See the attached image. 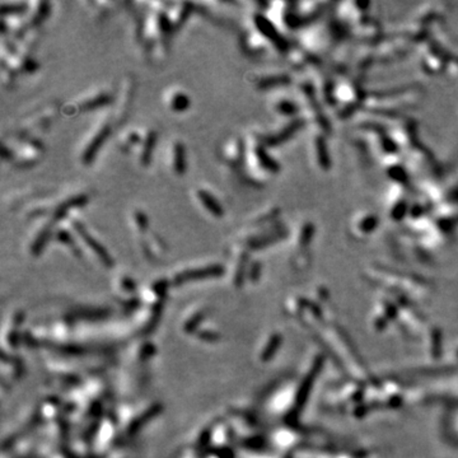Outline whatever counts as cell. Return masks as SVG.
I'll list each match as a JSON object with an SVG mask.
<instances>
[{
    "instance_id": "3",
    "label": "cell",
    "mask_w": 458,
    "mask_h": 458,
    "mask_svg": "<svg viewBox=\"0 0 458 458\" xmlns=\"http://www.w3.org/2000/svg\"><path fill=\"white\" fill-rule=\"evenodd\" d=\"M197 196H199L201 204L207 208V210L210 213V214L214 215V217L217 218L222 217L223 208L220 207L219 201H218L214 196H212V195H210L208 191H205V190H199V191H197Z\"/></svg>"
},
{
    "instance_id": "2",
    "label": "cell",
    "mask_w": 458,
    "mask_h": 458,
    "mask_svg": "<svg viewBox=\"0 0 458 458\" xmlns=\"http://www.w3.org/2000/svg\"><path fill=\"white\" fill-rule=\"evenodd\" d=\"M73 227H74V229H75L77 233H78L79 236H81V238H83L84 242H86V243L88 244L89 248L93 249V251L96 252V253L98 255V256L101 257L102 260H105V261H106V262H110L109 255H107L106 249H105L104 247H102V244H99L98 242H97L96 239H94L93 237H92L91 234L88 233L87 228L84 227V225L82 224V223H79V222H77V220H74Z\"/></svg>"
},
{
    "instance_id": "10",
    "label": "cell",
    "mask_w": 458,
    "mask_h": 458,
    "mask_svg": "<svg viewBox=\"0 0 458 458\" xmlns=\"http://www.w3.org/2000/svg\"><path fill=\"white\" fill-rule=\"evenodd\" d=\"M256 154H257V158H259L260 163H261L262 166L265 167V168L270 169V171H272V172L276 171V169H277L276 162L272 161V159L270 158L269 156H267L266 151H265L264 149L260 148V146H259V148L256 149Z\"/></svg>"
},
{
    "instance_id": "8",
    "label": "cell",
    "mask_w": 458,
    "mask_h": 458,
    "mask_svg": "<svg viewBox=\"0 0 458 458\" xmlns=\"http://www.w3.org/2000/svg\"><path fill=\"white\" fill-rule=\"evenodd\" d=\"M190 107V98L185 93H174L171 98V109L176 112L186 111Z\"/></svg>"
},
{
    "instance_id": "1",
    "label": "cell",
    "mask_w": 458,
    "mask_h": 458,
    "mask_svg": "<svg viewBox=\"0 0 458 458\" xmlns=\"http://www.w3.org/2000/svg\"><path fill=\"white\" fill-rule=\"evenodd\" d=\"M109 134H110V126H104V128L93 136L91 143H89L88 145H87V148L84 149L83 157H82L84 164H91V162L94 159L97 151L99 150L101 145L105 143V140L107 139Z\"/></svg>"
},
{
    "instance_id": "6",
    "label": "cell",
    "mask_w": 458,
    "mask_h": 458,
    "mask_svg": "<svg viewBox=\"0 0 458 458\" xmlns=\"http://www.w3.org/2000/svg\"><path fill=\"white\" fill-rule=\"evenodd\" d=\"M156 143H157V133L156 131H150V133L146 135V138L144 139L143 149H141L140 161L143 166H148V164L150 163L151 154H153Z\"/></svg>"
},
{
    "instance_id": "13",
    "label": "cell",
    "mask_w": 458,
    "mask_h": 458,
    "mask_svg": "<svg viewBox=\"0 0 458 458\" xmlns=\"http://www.w3.org/2000/svg\"><path fill=\"white\" fill-rule=\"evenodd\" d=\"M134 219H135L136 223V227L140 232H145L146 228H148V218L144 213L141 212H135V215H134Z\"/></svg>"
},
{
    "instance_id": "7",
    "label": "cell",
    "mask_w": 458,
    "mask_h": 458,
    "mask_svg": "<svg viewBox=\"0 0 458 458\" xmlns=\"http://www.w3.org/2000/svg\"><path fill=\"white\" fill-rule=\"evenodd\" d=\"M224 159L231 164L238 163L242 153V143L239 140H232L225 145Z\"/></svg>"
},
{
    "instance_id": "4",
    "label": "cell",
    "mask_w": 458,
    "mask_h": 458,
    "mask_svg": "<svg viewBox=\"0 0 458 458\" xmlns=\"http://www.w3.org/2000/svg\"><path fill=\"white\" fill-rule=\"evenodd\" d=\"M87 200H88V197H87L86 195H79V196L70 197L69 200L64 201L63 204L59 205L58 209L55 210V214H54V219L59 220V219H61V218L65 217L66 212H68L70 208L83 207V205L87 202Z\"/></svg>"
},
{
    "instance_id": "5",
    "label": "cell",
    "mask_w": 458,
    "mask_h": 458,
    "mask_svg": "<svg viewBox=\"0 0 458 458\" xmlns=\"http://www.w3.org/2000/svg\"><path fill=\"white\" fill-rule=\"evenodd\" d=\"M173 169L179 176L186 172V151L181 143H174L173 145Z\"/></svg>"
},
{
    "instance_id": "14",
    "label": "cell",
    "mask_w": 458,
    "mask_h": 458,
    "mask_svg": "<svg viewBox=\"0 0 458 458\" xmlns=\"http://www.w3.org/2000/svg\"><path fill=\"white\" fill-rule=\"evenodd\" d=\"M26 8V4H10V5H3L2 12L3 14H14V13H20L23 12V9Z\"/></svg>"
},
{
    "instance_id": "12",
    "label": "cell",
    "mask_w": 458,
    "mask_h": 458,
    "mask_svg": "<svg viewBox=\"0 0 458 458\" xmlns=\"http://www.w3.org/2000/svg\"><path fill=\"white\" fill-rule=\"evenodd\" d=\"M284 83H287V78H285V77H283V75L270 77V78L262 79V81L260 82V87H261V88H269V87L279 86V84H284Z\"/></svg>"
},
{
    "instance_id": "11",
    "label": "cell",
    "mask_w": 458,
    "mask_h": 458,
    "mask_svg": "<svg viewBox=\"0 0 458 458\" xmlns=\"http://www.w3.org/2000/svg\"><path fill=\"white\" fill-rule=\"evenodd\" d=\"M50 234H51L50 227L43 228L42 231H41L40 233H38L37 238H36L35 243H33V247H32L33 251L38 252V251H40V249H42V247L45 246L46 241H47V238H48V236H50Z\"/></svg>"
},
{
    "instance_id": "9",
    "label": "cell",
    "mask_w": 458,
    "mask_h": 458,
    "mask_svg": "<svg viewBox=\"0 0 458 458\" xmlns=\"http://www.w3.org/2000/svg\"><path fill=\"white\" fill-rule=\"evenodd\" d=\"M109 102H110V96L102 93V94H98V96H96L94 98L88 99L87 102H84L83 106H82V110H83V111H89V110L97 109V107H99V106H105V105H107Z\"/></svg>"
}]
</instances>
